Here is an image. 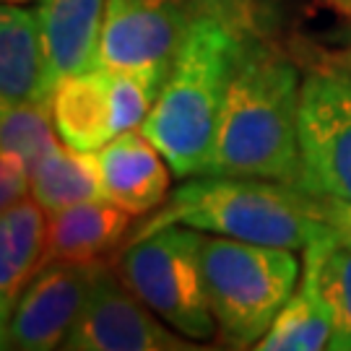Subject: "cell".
Masks as SVG:
<instances>
[{"instance_id":"484cf974","label":"cell","mask_w":351,"mask_h":351,"mask_svg":"<svg viewBox=\"0 0 351 351\" xmlns=\"http://www.w3.org/2000/svg\"><path fill=\"white\" fill-rule=\"evenodd\" d=\"M0 3H29V0H0Z\"/></svg>"},{"instance_id":"d6986e66","label":"cell","mask_w":351,"mask_h":351,"mask_svg":"<svg viewBox=\"0 0 351 351\" xmlns=\"http://www.w3.org/2000/svg\"><path fill=\"white\" fill-rule=\"evenodd\" d=\"M320 287L330 310V351H351V247L336 237L323 250Z\"/></svg>"},{"instance_id":"3957f363","label":"cell","mask_w":351,"mask_h":351,"mask_svg":"<svg viewBox=\"0 0 351 351\" xmlns=\"http://www.w3.org/2000/svg\"><path fill=\"white\" fill-rule=\"evenodd\" d=\"M250 39L198 13L143 120V136L182 180L206 172L229 84Z\"/></svg>"},{"instance_id":"7c38bea8","label":"cell","mask_w":351,"mask_h":351,"mask_svg":"<svg viewBox=\"0 0 351 351\" xmlns=\"http://www.w3.org/2000/svg\"><path fill=\"white\" fill-rule=\"evenodd\" d=\"M39 11L0 3V94L21 101H50L55 88Z\"/></svg>"},{"instance_id":"e0dca14e","label":"cell","mask_w":351,"mask_h":351,"mask_svg":"<svg viewBox=\"0 0 351 351\" xmlns=\"http://www.w3.org/2000/svg\"><path fill=\"white\" fill-rule=\"evenodd\" d=\"M29 198H34L47 216L78 203L101 201L104 185L97 154L58 143L34 172H29Z\"/></svg>"},{"instance_id":"44dd1931","label":"cell","mask_w":351,"mask_h":351,"mask_svg":"<svg viewBox=\"0 0 351 351\" xmlns=\"http://www.w3.org/2000/svg\"><path fill=\"white\" fill-rule=\"evenodd\" d=\"M29 190V169L19 156L0 154V211L21 201Z\"/></svg>"},{"instance_id":"ac0fdd59","label":"cell","mask_w":351,"mask_h":351,"mask_svg":"<svg viewBox=\"0 0 351 351\" xmlns=\"http://www.w3.org/2000/svg\"><path fill=\"white\" fill-rule=\"evenodd\" d=\"M55 146L50 101H21L0 94V154L19 156L34 172Z\"/></svg>"},{"instance_id":"7a4b0ae2","label":"cell","mask_w":351,"mask_h":351,"mask_svg":"<svg viewBox=\"0 0 351 351\" xmlns=\"http://www.w3.org/2000/svg\"><path fill=\"white\" fill-rule=\"evenodd\" d=\"M169 224L289 250H304L333 234L320 195L255 177H188L156 211L141 216L125 245Z\"/></svg>"},{"instance_id":"5bb4252c","label":"cell","mask_w":351,"mask_h":351,"mask_svg":"<svg viewBox=\"0 0 351 351\" xmlns=\"http://www.w3.org/2000/svg\"><path fill=\"white\" fill-rule=\"evenodd\" d=\"M333 237V234H330ZM326 239H317L304 247L302 276L297 289L284 302L271 328L255 349L258 351H320L330 349V310L320 287V261Z\"/></svg>"},{"instance_id":"52a82bcc","label":"cell","mask_w":351,"mask_h":351,"mask_svg":"<svg viewBox=\"0 0 351 351\" xmlns=\"http://www.w3.org/2000/svg\"><path fill=\"white\" fill-rule=\"evenodd\" d=\"M65 351H190L182 333L169 328L130 291L112 265L99 263L81 313L65 336Z\"/></svg>"},{"instance_id":"4fadbf2b","label":"cell","mask_w":351,"mask_h":351,"mask_svg":"<svg viewBox=\"0 0 351 351\" xmlns=\"http://www.w3.org/2000/svg\"><path fill=\"white\" fill-rule=\"evenodd\" d=\"M136 216L110 201H86L50 213L45 263H104L107 255L123 250Z\"/></svg>"},{"instance_id":"2e32d148","label":"cell","mask_w":351,"mask_h":351,"mask_svg":"<svg viewBox=\"0 0 351 351\" xmlns=\"http://www.w3.org/2000/svg\"><path fill=\"white\" fill-rule=\"evenodd\" d=\"M107 0H39L37 11L55 78L97 68Z\"/></svg>"},{"instance_id":"8fae6325","label":"cell","mask_w":351,"mask_h":351,"mask_svg":"<svg viewBox=\"0 0 351 351\" xmlns=\"http://www.w3.org/2000/svg\"><path fill=\"white\" fill-rule=\"evenodd\" d=\"M55 133L65 146L97 151L117 136L112 99V75L107 68L60 75L50 97Z\"/></svg>"},{"instance_id":"277c9868","label":"cell","mask_w":351,"mask_h":351,"mask_svg":"<svg viewBox=\"0 0 351 351\" xmlns=\"http://www.w3.org/2000/svg\"><path fill=\"white\" fill-rule=\"evenodd\" d=\"M300 276V258L289 247L219 234L203 239L206 294L226 346L255 349L297 289Z\"/></svg>"},{"instance_id":"6da1fadb","label":"cell","mask_w":351,"mask_h":351,"mask_svg":"<svg viewBox=\"0 0 351 351\" xmlns=\"http://www.w3.org/2000/svg\"><path fill=\"white\" fill-rule=\"evenodd\" d=\"M302 71L268 39H250L229 84L203 175L300 188Z\"/></svg>"},{"instance_id":"9a60e30c","label":"cell","mask_w":351,"mask_h":351,"mask_svg":"<svg viewBox=\"0 0 351 351\" xmlns=\"http://www.w3.org/2000/svg\"><path fill=\"white\" fill-rule=\"evenodd\" d=\"M47 216L34 198L0 211V330L8 333L16 302L45 265Z\"/></svg>"},{"instance_id":"ffe728a7","label":"cell","mask_w":351,"mask_h":351,"mask_svg":"<svg viewBox=\"0 0 351 351\" xmlns=\"http://www.w3.org/2000/svg\"><path fill=\"white\" fill-rule=\"evenodd\" d=\"M193 8L211 16L245 39H268V16L258 0H190Z\"/></svg>"},{"instance_id":"5b68a950","label":"cell","mask_w":351,"mask_h":351,"mask_svg":"<svg viewBox=\"0 0 351 351\" xmlns=\"http://www.w3.org/2000/svg\"><path fill=\"white\" fill-rule=\"evenodd\" d=\"M206 234L185 224H169L123 245L114 271L143 304L185 339L206 341L216 333L206 278Z\"/></svg>"},{"instance_id":"30bf717a","label":"cell","mask_w":351,"mask_h":351,"mask_svg":"<svg viewBox=\"0 0 351 351\" xmlns=\"http://www.w3.org/2000/svg\"><path fill=\"white\" fill-rule=\"evenodd\" d=\"M104 185V201L130 216H146L169 198L172 167L143 130H125L97 151Z\"/></svg>"},{"instance_id":"7402d4cb","label":"cell","mask_w":351,"mask_h":351,"mask_svg":"<svg viewBox=\"0 0 351 351\" xmlns=\"http://www.w3.org/2000/svg\"><path fill=\"white\" fill-rule=\"evenodd\" d=\"M323 203V219L330 226L336 242L351 247V201L341 198H320Z\"/></svg>"},{"instance_id":"9c48e42d","label":"cell","mask_w":351,"mask_h":351,"mask_svg":"<svg viewBox=\"0 0 351 351\" xmlns=\"http://www.w3.org/2000/svg\"><path fill=\"white\" fill-rule=\"evenodd\" d=\"M97 265L63 263V261L42 265L16 302V310L8 323L11 349H60L86 302Z\"/></svg>"},{"instance_id":"8992f818","label":"cell","mask_w":351,"mask_h":351,"mask_svg":"<svg viewBox=\"0 0 351 351\" xmlns=\"http://www.w3.org/2000/svg\"><path fill=\"white\" fill-rule=\"evenodd\" d=\"M300 188L351 201V75L336 63L302 75Z\"/></svg>"},{"instance_id":"603a6c76","label":"cell","mask_w":351,"mask_h":351,"mask_svg":"<svg viewBox=\"0 0 351 351\" xmlns=\"http://www.w3.org/2000/svg\"><path fill=\"white\" fill-rule=\"evenodd\" d=\"M317 3H323L330 11H336V13H341V16L351 19V0H317Z\"/></svg>"},{"instance_id":"ba28073f","label":"cell","mask_w":351,"mask_h":351,"mask_svg":"<svg viewBox=\"0 0 351 351\" xmlns=\"http://www.w3.org/2000/svg\"><path fill=\"white\" fill-rule=\"evenodd\" d=\"M195 16L190 0H107L97 65L169 73Z\"/></svg>"},{"instance_id":"cb8c5ba5","label":"cell","mask_w":351,"mask_h":351,"mask_svg":"<svg viewBox=\"0 0 351 351\" xmlns=\"http://www.w3.org/2000/svg\"><path fill=\"white\" fill-rule=\"evenodd\" d=\"M330 63H336L339 68H343V71H346V73L351 75V50L341 52V55H336V58H333Z\"/></svg>"},{"instance_id":"d4e9b609","label":"cell","mask_w":351,"mask_h":351,"mask_svg":"<svg viewBox=\"0 0 351 351\" xmlns=\"http://www.w3.org/2000/svg\"><path fill=\"white\" fill-rule=\"evenodd\" d=\"M0 349H11V341H8V333L0 330Z\"/></svg>"}]
</instances>
